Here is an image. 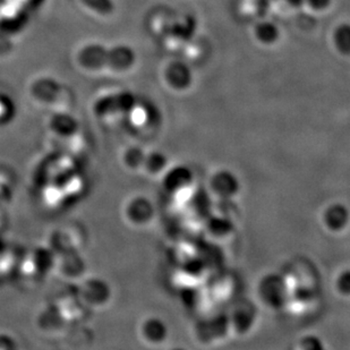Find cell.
I'll return each mask as SVG.
<instances>
[{
  "label": "cell",
  "mask_w": 350,
  "mask_h": 350,
  "mask_svg": "<svg viewBox=\"0 0 350 350\" xmlns=\"http://www.w3.org/2000/svg\"><path fill=\"white\" fill-rule=\"evenodd\" d=\"M167 75H168L169 82L177 89H185L191 85L193 81L192 70L186 64L180 62L172 64L168 68Z\"/></svg>",
  "instance_id": "6da1fadb"
},
{
  "label": "cell",
  "mask_w": 350,
  "mask_h": 350,
  "mask_svg": "<svg viewBox=\"0 0 350 350\" xmlns=\"http://www.w3.org/2000/svg\"><path fill=\"white\" fill-rule=\"evenodd\" d=\"M196 25L198 24H196V20L194 17L187 16L183 22H179V23L174 25L172 32V36L178 38V39L184 40V41L191 40L196 32V27H198Z\"/></svg>",
  "instance_id": "7a4b0ae2"
},
{
  "label": "cell",
  "mask_w": 350,
  "mask_h": 350,
  "mask_svg": "<svg viewBox=\"0 0 350 350\" xmlns=\"http://www.w3.org/2000/svg\"><path fill=\"white\" fill-rule=\"evenodd\" d=\"M256 37L261 40L262 42H274L279 38V29L271 22L258 24L256 27Z\"/></svg>",
  "instance_id": "3957f363"
},
{
  "label": "cell",
  "mask_w": 350,
  "mask_h": 350,
  "mask_svg": "<svg viewBox=\"0 0 350 350\" xmlns=\"http://www.w3.org/2000/svg\"><path fill=\"white\" fill-rule=\"evenodd\" d=\"M334 41L341 53L350 55V24H342L334 33Z\"/></svg>",
  "instance_id": "277c9868"
},
{
  "label": "cell",
  "mask_w": 350,
  "mask_h": 350,
  "mask_svg": "<svg viewBox=\"0 0 350 350\" xmlns=\"http://www.w3.org/2000/svg\"><path fill=\"white\" fill-rule=\"evenodd\" d=\"M308 1L315 10H324L331 3V0H308Z\"/></svg>",
  "instance_id": "5b68a950"
},
{
  "label": "cell",
  "mask_w": 350,
  "mask_h": 350,
  "mask_svg": "<svg viewBox=\"0 0 350 350\" xmlns=\"http://www.w3.org/2000/svg\"><path fill=\"white\" fill-rule=\"evenodd\" d=\"M288 3H291V6L301 7L304 5L306 0H287Z\"/></svg>",
  "instance_id": "8992f818"
}]
</instances>
